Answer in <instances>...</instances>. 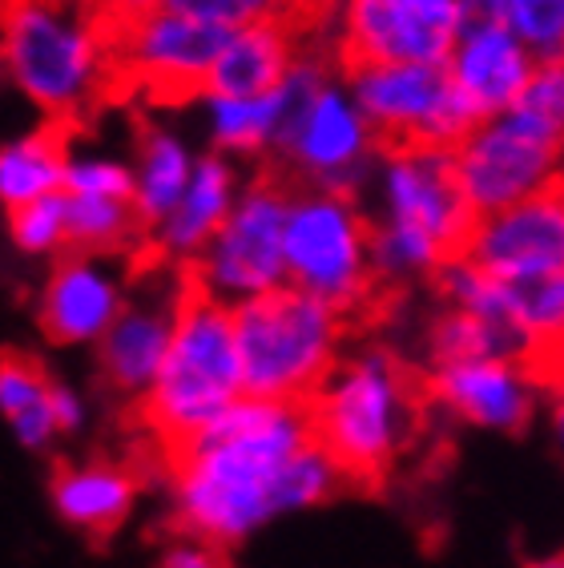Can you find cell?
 Instances as JSON below:
<instances>
[{
    "instance_id": "4dcf8cb0",
    "label": "cell",
    "mask_w": 564,
    "mask_h": 568,
    "mask_svg": "<svg viewBox=\"0 0 564 568\" xmlns=\"http://www.w3.org/2000/svg\"><path fill=\"white\" fill-rule=\"evenodd\" d=\"M9 239L12 246L29 258H41V254L69 251V230H66V197L49 194L37 197L29 206L9 210Z\"/></svg>"
},
{
    "instance_id": "ab89813d",
    "label": "cell",
    "mask_w": 564,
    "mask_h": 568,
    "mask_svg": "<svg viewBox=\"0 0 564 568\" xmlns=\"http://www.w3.org/2000/svg\"><path fill=\"white\" fill-rule=\"evenodd\" d=\"M556 372H564V351H561V359H556V367H553V375ZM553 375H548V379H553Z\"/></svg>"
},
{
    "instance_id": "7a4b0ae2",
    "label": "cell",
    "mask_w": 564,
    "mask_h": 568,
    "mask_svg": "<svg viewBox=\"0 0 564 568\" xmlns=\"http://www.w3.org/2000/svg\"><path fill=\"white\" fill-rule=\"evenodd\" d=\"M311 436L355 484H380L423 427L420 375L391 347H359L306 399Z\"/></svg>"
},
{
    "instance_id": "f1b7e54d",
    "label": "cell",
    "mask_w": 564,
    "mask_h": 568,
    "mask_svg": "<svg viewBox=\"0 0 564 568\" xmlns=\"http://www.w3.org/2000/svg\"><path fill=\"white\" fill-rule=\"evenodd\" d=\"M440 303L452 306V311H464L472 318H484V323H500V327H516L512 323V286L500 283L496 274L480 271L476 263H467L464 254L447 258L432 278Z\"/></svg>"
},
{
    "instance_id": "f35d334b",
    "label": "cell",
    "mask_w": 564,
    "mask_h": 568,
    "mask_svg": "<svg viewBox=\"0 0 564 568\" xmlns=\"http://www.w3.org/2000/svg\"><path fill=\"white\" fill-rule=\"evenodd\" d=\"M524 568H564V552H548V557H532Z\"/></svg>"
},
{
    "instance_id": "30bf717a",
    "label": "cell",
    "mask_w": 564,
    "mask_h": 568,
    "mask_svg": "<svg viewBox=\"0 0 564 568\" xmlns=\"http://www.w3.org/2000/svg\"><path fill=\"white\" fill-rule=\"evenodd\" d=\"M286 202L291 190L274 178L242 182L226 222L190 263V286L222 306H239L286 286V263H282Z\"/></svg>"
},
{
    "instance_id": "e575fe53",
    "label": "cell",
    "mask_w": 564,
    "mask_h": 568,
    "mask_svg": "<svg viewBox=\"0 0 564 568\" xmlns=\"http://www.w3.org/2000/svg\"><path fill=\"white\" fill-rule=\"evenodd\" d=\"M158 568H226V548L210 545V540H198V536L178 532L174 545L162 548Z\"/></svg>"
},
{
    "instance_id": "d4e9b609",
    "label": "cell",
    "mask_w": 564,
    "mask_h": 568,
    "mask_svg": "<svg viewBox=\"0 0 564 568\" xmlns=\"http://www.w3.org/2000/svg\"><path fill=\"white\" fill-rule=\"evenodd\" d=\"M66 153L69 145L57 130H33L0 142V206L21 210L37 197L61 194Z\"/></svg>"
},
{
    "instance_id": "ac0fdd59",
    "label": "cell",
    "mask_w": 564,
    "mask_h": 568,
    "mask_svg": "<svg viewBox=\"0 0 564 568\" xmlns=\"http://www.w3.org/2000/svg\"><path fill=\"white\" fill-rule=\"evenodd\" d=\"M185 286L141 295L133 303L125 298L121 315L109 323V331L98 339L101 379L118 395L141 404V395L150 392V383L158 379L165 351H170V335H174L178 303H182Z\"/></svg>"
},
{
    "instance_id": "8d00e7d4",
    "label": "cell",
    "mask_w": 564,
    "mask_h": 568,
    "mask_svg": "<svg viewBox=\"0 0 564 568\" xmlns=\"http://www.w3.org/2000/svg\"><path fill=\"white\" fill-rule=\"evenodd\" d=\"M158 4H162V0H98V12L109 24H121V21L141 17V12L158 9Z\"/></svg>"
},
{
    "instance_id": "74e56055",
    "label": "cell",
    "mask_w": 564,
    "mask_h": 568,
    "mask_svg": "<svg viewBox=\"0 0 564 568\" xmlns=\"http://www.w3.org/2000/svg\"><path fill=\"white\" fill-rule=\"evenodd\" d=\"M548 387H553V399H548V432H553L556 448L564 452V372H556L548 379Z\"/></svg>"
},
{
    "instance_id": "ba28073f",
    "label": "cell",
    "mask_w": 564,
    "mask_h": 568,
    "mask_svg": "<svg viewBox=\"0 0 564 568\" xmlns=\"http://www.w3.org/2000/svg\"><path fill=\"white\" fill-rule=\"evenodd\" d=\"M286 286L355 315L375 295L371 271V222L355 194L335 190H291L282 222Z\"/></svg>"
},
{
    "instance_id": "1f68e13d",
    "label": "cell",
    "mask_w": 564,
    "mask_h": 568,
    "mask_svg": "<svg viewBox=\"0 0 564 568\" xmlns=\"http://www.w3.org/2000/svg\"><path fill=\"white\" fill-rule=\"evenodd\" d=\"M61 194L121 197V202H130L133 174H130V165L121 162V158H113V153L69 150L66 153V178H61ZM130 206H133V202H130Z\"/></svg>"
},
{
    "instance_id": "44dd1931",
    "label": "cell",
    "mask_w": 564,
    "mask_h": 568,
    "mask_svg": "<svg viewBox=\"0 0 564 568\" xmlns=\"http://www.w3.org/2000/svg\"><path fill=\"white\" fill-rule=\"evenodd\" d=\"M299 44L286 21H262L226 29L210 65L207 93H271L294 65Z\"/></svg>"
},
{
    "instance_id": "4316f807",
    "label": "cell",
    "mask_w": 564,
    "mask_h": 568,
    "mask_svg": "<svg viewBox=\"0 0 564 568\" xmlns=\"http://www.w3.org/2000/svg\"><path fill=\"white\" fill-rule=\"evenodd\" d=\"M512 323L528 339L536 372L548 379L564 351V271L512 286Z\"/></svg>"
},
{
    "instance_id": "cb8c5ba5",
    "label": "cell",
    "mask_w": 564,
    "mask_h": 568,
    "mask_svg": "<svg viewBox=\"0 0 564 568\" xmlns=\"http://www.w3.org/2000/svg\"><path fill=\"white\" fill-rule=\"evenodd\" d=\"M49 395H53V379L33 355L0 351V419L9 424L21 448L41 452L57 439Z\"/></svg>"
},
{
    "instance_id": "8fae6325",
    "label": "cell",
    "mask_w": 564,
    "mask_h": 568,
    "mask_svg": "<svg viewBox=\"0 0 564 568\" xmlns=\"http://www.w3.org/2000/svg\"><path fill=\"white\" fill-rule=\"evenodd\" d=\"M343 81L383 145L452 150L476 125V118L456 98L444 65L363 61V65H348Z\"/></svg>"
},
{
    "instance_id": "484cf974",
    "label": "cell",
    "mask_w": 564,
    "mask_h": 568,
    "mask_svg": "<svg viewBox=\"0 0 564 568\" xmlns=\"http://www.w3.org/2000/svg\"><path fill=\"white\" fill-rule=\"evenodd\" d=\"M484 355H500V359H528L532 347L516 327H500V323H484L464 311L440 306L427 327H423V367H440V363L456 359H484Z\"/></svg>"
},
{
    "instance_id": "4fadbf2b",
    "label": "cell",
    "mask_w": 564,
    "mask_h": 568,
    "mask_svg": "<svg viewBox=\"0 0 564 568\" xmlns=\"http://www.w3.org/2000/svg\"><path fill=\"white\" fill-rule=\"evenodd\" d=\"M464 21V0H339V44L348 65L363 61L444 65Z\"/></svg>"
},
{
    "instance_id": "d590c367",
    "label": "cell",
    "mask_w": 564,
    "mask_h": 568,
    "mask_svg": "<svg viewBox=\"0 0 564 568\" xmlns=\"http://www.w3.org/2000/svg\"><path fill=\"white\" fill-rule=\"evenodd\" d=\"M49 407H53L57 436H77V432L85 427V399H81V395H77L73 387H61V383H53Z\"/></svg>"
},
{
    "instance_id": "8992f818",
    "label": "cell",
    "mask_w": 564,
    "mask_h": 568,
    "mask_svg": "<svg viewBox=\"0 0 564 568\" xmlns=\"http://www.w3.org/2000/svg\"><path fill=\"white\" fill-rule=\"evenodd\" d=\"M242 395L246 392L230 306L185 286L162 372L141 395V416L165 448H178L182 439L214 424Z\"/></svg>"
},
{
    "instance_id": "83f0119b",
    "label": "cell",
    "mask_w": 564,
    "mask_h": 568,
    "mask_svg": "<svg viewBox=\"0 0 564 568\" xmlns=\"http://www.w3.org/2000/svg\"><path fill=\"white\" fill-rule=\"evenodd\" d=\"M472 17L500 21L536 61L564 57V0H464Z\"/></svg>"
},
{
    "instance_id": "ffe728a7",
    "label": "cell",
    "mask_w": 564,
    "mask_h": 568,
    "mask_svg": "<svg viewBox=\"0 0 564 568\" xmlns=\"http://www.w3.org/2000/svg\"><path fill=\"white\" fill-rule=\"evenodd\" d=\"M49 500H53V513L69 528L89 536H109L133 513L138 480H133V471L105 464V459L69 464L49 484Z\"/></svg>"
},
{
    "instance_id": "2e32d148",
    "label": "cell",
    "mask_w": 564,
    "mask_h": 568,
    "mask_svg": "<svg viewBox=\"0 0 564 568\" xmlns=\"http://www.w3.org/2000/svg\"><path fill=\"white\" fill-rule=\"evenodd\" d=\"M532 69H536V57L524 49L521 37L508 33L500 21L472 17V12L444 57L447 81L476 121L512 110L528 85Z\"/></svg>"
},
{
    "instance_id": "7c38bea8",
    "label": "cell",
    "mask_w": 564,
    "mask_h": 568,
    "mask_svg": "<svg viewBox=\"0 0 564 568\" xmlns=\"http://www.w3.org/2000/svg\"><path fill=\"white\" fill-rule=\"evenodd\" d=\"M222 37L226 29L158 4L133 21L113 24V69L133 77L158 98H194L207 93V77Z\"/></svg>"
},
{
    "instance_id": "3957f363",
    "label": "cell",
    "mask_w": 564,
    "mask_h": 568,
    "mask_svg": "<svg viewBox=\"0 0 564 568\" xmlns=\"http://www.w3.org/2000/svg\"><path fill=\"white\" fill-rule=\"evenodd\" d=\"M363 190L375 202L367 222L371 271L380 286L432 283L476 222L460 197L452 158L435 145H383Z\"/></svg>"
},
{
    "instance_id": "60d3db41",
    "label": "cell",
    "mask_w": 564,
    "mask_h": 568,
    "mask_svg": "<svg viewBox=\"0 0 564 568\" xmlns=\"http://www.w3.org/2000/svg\"><path fill=\"white\" fill-rule=\"evenodd\" d=\"M0 85H4V61H0Z\"/></svg>"
},
{
    "instance_id": "e0dca14e",
    "label": "cell",
    "mask_w": 564,
    "mask_h": 568,
    "mask_svg": "<svg viewBox=\"0 0 564 568\" xmlns=\"http://www.w3.org/2000/svg\"><path fill=\"white\" fill-rule=\"evenodd\" d=\"M125 306V278L109 254H69L53 266L37 303L41 331L66 347H98Z\"/></svg>"
},
{
    "instance_id": "52a82bcc",
    "label": "cell",
    "mask_w": 564,
    "mask_h": 568,
    "mask_svg": "<svg viewBox=\"0 0 564 568\" xmlns=\"http://www.w3.org/2000/svg\"><path fill=\"white\" fill-rule=\"evenodd\" d=\"M286 121L274 142V158L306 190L359 194L367 186L383 142L355 105L343 77L326 69L323 57L299 53L282 77Z\"/></svg>"
},
{
    "instance_id": "277c9868",
    "label": "cell",
    "mask_w": 564,
    "mask_h": 568,
    "mask_svg": "<svg viewBox=\"0 0 564 568\" xmlns=\"http://www.w3.org/2000/svg\"><path fill=\"white\" fill-rule=\"evenodd\" d=\"M4 81L53 121H73L101 101L113 77V24L89 0H4Z\"/></svg>"
},
{
    "instance_id": "6da1fadb",
    "label": "cell",
    "mask_w": 564,
    "mask_h": 568,
    "mask_svg": "<svg viewBox=\"0 0 564 568\" xmlns=\"http://www.w3.org/2000/svg\"><path fill=\"white\" fill-rule=\"evenodd\" d=\"M306 404L242 395L198 436L170 448V504L178 532L218 548L242 545L286 516L282 471L311 444Z\"/></svg>"
},
{
    "instance_id": "d6a6232c",
    "label": "cell",
    "mask_w": 564,
    "mask_h": 568,
    "mask_svg": "<svg viewBox=\"0 0 564 568\" xmlns=\"http://www.w3.org/2000/svg\"><path fill=\"white\" fill-rule=\"evenodd\" d=\"M294 0H162V9L194 17L214 29H246L262 21H286Z\"/></svg>"
},
{
    "instance_id": "5b68a950",
    "label": "cell",
    "mask_w": 564,
    "mask_h": 568,
    "mask_svg": "<svg viewBox=\"0 0 564 568\" xmlns=\"http://www.w3.org/2000/svg\"><path fill=\"white\" fill-rule=\"evenodd\" d=\"M230 318L239 343L242 392L259 399L306 404L343 359L348 315L294 286L230 306Z\"/></svg>"
},
{
    "instance_id": "f546056e",
    "label": "cell",
    "mask_w": 564,
    "mask_h": 568,
    "mask_svg": "<svg viewBox=\"0 0 564 568\" xmlns=\"http://www.w3.org/2000/svg\"><path fill=\"white\" fill-rule=\"evenodd\" d=\"M66 197V230H69V251L77 254H113L133 239L141 226L130 202L121 197Z\"/></svg>"
},
{
    "instance_id": "9a60e30c",
    "label": "cell",
    "mask_w": 564,
    "mask_h": 568,
    "mask_svg": "<svg viewBox=\"0 0 564 568\" xmlns=\"http://www.w3.org/2000/svg\"><path fill=\"white\" fill-rule=\"evenodd\" d=\"M460 254L508 286L564 271V182L476 219Z\"/></svg>"
},
{
    "instance_id": "7402d4cb",
    "label": "cell",
    "mask_w": 564,
    "mask_h": 568,
    "mask_svg": "<svg viewBox=\"0 0 564 568\" xmlns=\"http://www.w3.org/2000/svg\"><path fill=\"white\" fill-rule=\"evenodd\" d=\"M202 121H207L214 153H226L234 162L274 153L282 121H286L282 81L271 93H202Z\"/></svg>"
},
{
    "instance_id": "5bb4252c",
    "label": "cell",
    "mask_w": 564,
    "mask_h": 568,
    "mask_svg": "<svg viewBox=\"0 0 564 568\" xmlns=\"http://www.w3.org/2000/svg\"><path fill=\"white\" fill-rule=\"evenodd\" d=\"M423 392L440 412L476 432L516 436L536 419L548 379L528 359H456L427 367Z\"/></svg>"
},
{
    "instance_id": "9c48e42d",
    "label": "cell",
    "mask_w": 564,
    "mask_h": 568,
    "mask_svg": "<svg viewBox=\"0 0 564 568\" xmlns=\"http://www.w3.org/2000/svg\"><path fill=\"white\" fill-rule=\"evenodd\" d=\"M452 174L472 219L524 202L564 182V130L541 113L512 105L476 121L452 150Z\"/></svg>"
},
{
    "instance_id": "d6986e66",
    "label": "cell",
    "mask_w": 564,
    "mask_h": 568,
    "mask_svg": "<svg viewBox=\"0 0 564 568\" xmlns=\"http://www.w3.org/2000/svg\"><path fill=\"white\" fill-rule=\"evenodd\" d=\"M242 190L239 162L226 153H198L194 174L185 182L182 197H178L170 214H165L153 230V251L165 263L190 266L198 254L207 251V242L214 239V230L226 222L230 206Z\"/></svg>"
},
{
    "instance_id": "836d02e7",
    "label": "cell",
    "mask_w": 564,
    "mask_h": 568,
    "mask_svg": "<svg viewBox=\"0 0 564 568\" xmlns=\"http://www.w3.org/2000/svg\"><path fill=\"white\" fill-rule=\"evenodd\" d=\"M516 105L541 113V118H548L564 130V57L561 61H536Z\"/></svg>"
},
{
    "instance_id": "603a6c76",
    "label": "cell",
    "mask_w": 564,
    "mask_h": 568,
    "mask_svg": "<svg viewBox=\"0 0 564 568\" xmlns=\"http://www.w3.org/2000/svg\"><path fill=\"white\" fill-rule=\"evenodd\" d=\"M198 153L190 150L182 133L170 125H150L138 142V165H130L133 174V214L141 226H158L170 214L178 197H182L185 182L194 174Z\"/></svg>"
}]
</instances>
